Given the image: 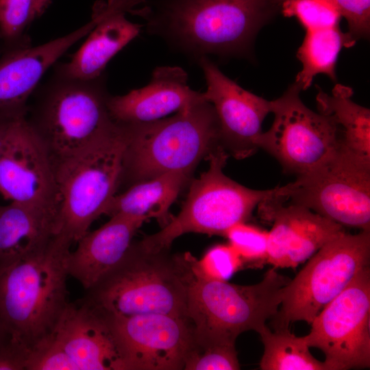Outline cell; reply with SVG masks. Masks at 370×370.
Listing matches in <instances>:
<instances>
[{"label": "cell", "mask_w": 370, "mask_h": 370, "mask_svg": "<svg viewBox=\"0 0 370 370\" xmlns=\"http://www.w3.org/2000/svg\"><path fill=\"white\" fill-rule=\"evenodd\" d=\"M228 156L221 145L209 153V167L192 182L180 212L159 232L144 237L143 247L169 249L175 239L190 232L224 236L233 225L246 222L260 204L282 197L283 186L255 190L225 175Z\"/></svg>", "instance_id": "ba28073f"}, {"label": "cell", "mask_w": 370, "mask_h": 370, "mask_svg": "<svg viewBox=\"0 0 370 370\" xmlns=\"http://www.w3.org/2000/svg\"><path fill=\"white\" fill-rule=\"evenodd\" d=\"M91 20L79 28L42 45L5 49L0 56V110L25 109L47 71L98 23Z\"/></svg>", "instance_id": "e0dca14e"}, {"label": "cell", "mask_w": 370, "mask_h": 370, "mask_svg": "<svg viewBox=\"0 0 370 370\" xmlns=\"http://www.w3.org/2000/svg\"><path fill=\"white\" fill-rule=\"evenodd\" d=\"M10 337L0 317V345Z\"/></svg>", "instance_id": "8d00e7d4"}, {"label": "cell", "mask_w": 370, "mask_h": 370, "mask_svg": "<svg viewBox=\"0 0 370 370\" xmlns=\"http://www.w3.org/2000/svg\"><path fill=\"white\" fill-rule=\"evenodd\" d=\"M304 336L328 370L370 367V269L367 267L314 317Z\"/></svg>", "instance_id": "7c38bea8"}, {"label": "cell", "mask_w": 370, "mask_h": 370, "mask_svg": "<svg viewBox=\"0 0 370 370\" xmlns=\"http://www.w3.org/2000/svg\"><path fill=\"white\" fill-rule=\"evenodd\" d=\"M25 370L78 369L51 333L30 348Z\"/></svg>", "instance_id": "1f68e13d"}, {"label": "cell", "mask_w": 370, "mask_h": 370, "mask_svg": "<svg viewBox=\"0 0 370 370\" xmlns=\"http://www.w3.org/2000/svg\"><path fill=\"white\" fill-rule=\"evenodd\" d=\"M34 94L25 119L55 164L86 149L114 125L105 73L84 80L54 70Z\"/></svg>", "instance_id": "277c9868"}, {"label": "cell", "mask_w": 370, "mask_h": 370, "mask_svg": "<svg viewBox=\"0 0 370 370\" xmlns=\"http://www.w3.org/2000/svg\"><path fill=\"white\" fill-rule=\"evenodd\" d=\"M51 0H34V16L36 18L40 16L48 8Z\"/></svg>", "instance_id": "d590c367"}, {"label": "cell", "mask_w": 370, "mask_h": 370, "mask_svg": "<svg viewBox=\"0 0 370 370\" xmlns=\"http://www.w3.org/2000/svg\"><path fill=\"white\" fill-rule=\"evenodd\" d=\"M175 256L186 286V316L194 344L199 347L235 345L242 333H259L278 312L284 288L291 280L273 267L253 285L212 280L199 273L191 254Z\"/></svg>", "instance_id": "3957f363"}, {"label": "cell", "mask_w": 370, "mask_h": 370, "mask_svg": "<svg viewBox=\"0 0 370 370\" xmlns=\"http://www.w3.org/2000/svg\"><path fill=\"white\" fill-rule=\"evenodd\" d=\"M205 100L203 92L188 86L182 68L162 66L153 70L145 86L123 95H110L108 108L114 122L138 124L164 119Z\"/></svg>", "instance_id": "ac0fdd59"}, {"label": "cell", "mask_w": 370, "mask_h": 370, "mask_svg": "<svg viewBox=\"0 0 370 370\" xmlns=\"http://www.w3.org/2000/svg\"><path fill=\"white\" fill-rule=\"evenodd\" d=\"M25 109L0 110V147L3 139L12 122L21 114L27 112Z\"/></svg>", "instance_id": "e575fe53"}, {"label": "cell", "mask_w": 370, "mask_h": 370, "mask_svg": "<svg viewBox=\"0 0 370 370\" xmlns=\"http://www.w3.org/2000/svg\"><path fill=\"white\" fill-rule=\"evenodd\" d=\"M71 245L56 235L31 251L0 257V317L10 337L29 349L53 332L69 302Z\"/></svg>", "instance_id": "7a4b0ae2"}, {"label": "cell", "mask_w": 370, "mask_h": 370, "mask_svg": "<svg viewBox=\"0 0 370 370\" xmlns=\"http://www.w3.org/2000/svg\"><path fill=\"white\" fill-rule=\"evenodd\" d=\"M196 264L204 278L223 282L244 267L241 257L230 244H218L210 247L201 259H197Z\"/></svg>", "instance_id": "f546056e"}, {"label": "cell", "mask_w": 370, "mask_h": 370, "mask_svg": "<svg viewBox=\"0 0 370 370\" xmlns=\"http://www.w3.org/2000/svg\"><path fill=\"white\" fill-rule=\"evenodd\" d=\"M190 175L182 171H170L134 183L125 192L112 198L104 214H123L144 221L153 218L164 227L172 219L170 207Z\"/></svg>", "instance_id": "7402d4cb"}, {"label": "cell", "mask_w": 370, "mask_h": 370, "mask_svg": "<svg viewBox=\"0 0 370 370\" xmlns=\"http://www.w3.org/2000/svg\"><path fill=\"white\" fill-rule=\"evenodd\" d=\"M240 365L235 345L199 347L193 344L184 362L185 370H237Z\"/></svg>", "instance_id": "4dcf8cb0"}, {"label": "cell", "mask_w": 370, "mask_h": 370, "mask_svg": "<svg viewBox=\"0 0 370 370\" xmlns=\"http://www.w3.org/2000/svg\"><path fill=\"white\" fill-rule=\"evenodd\" d=\"M26 113L12 122L0 147V194L56 217V164L29 127Z\"/></svg>", "instance_id": "5bb4252c"}, {"label": "cell", "mask_w": 370, "mask_h": 370, "mask_svg": "<svg viewBox=\"0 0 370 370\" xmlns=\"http://www.w3.org/2000/svg\"><path fill=\"white\" fill-rule=\"evenodd\" d=\"M34 0H0V35L5 49L31 45L25 30L35 19Z\"/></svg>", "instance_id": "83f0119b"}, {"label": "cell", "mask_w": 370, "mask_h": 370, "mask_svg": "<svg viewBox=\"0 0 370 370\" xmlns=\"http://www.w3.org/2000/svg\"><path fill=\"white\" fill-rule=\"evenodd\" d=\"M294 82L271 101L273 123L262 132L259 148L275 158L284 172L307 173L330 158L340 144V127L328 114L316 112L301 101Z\"/></svg>", "instance_id": "8fae6325"}, {"label": "cell", "mask_w": 370, "mask_h": 370, "mask_svg": "<svg viewBox=\"0 0 370 370\" xmlns=\"http://www.w3.org/2000/svg\"><path fill=\"white\" fill-rule=\"evenodd\" d=\"M258 207L261 217L272 223L267 264L274 268H295L345 232L343 226L301 205L271 199Z\"/></svg>", "instance_id": "2e32d148"}, {"label": "cell", "mask_w": 370, "mask_h": 370, "mask_svg": "<svg viewBox=\"0 0 370 370\" xmlns=\"http://www.w3.org/2000/svg\"><path fill=\"white\" fill-rule=\"evenodd\" d=\"M82 299L99 311L119 315L186 316V291L175 255L132 241L121 260Z\"/></svg>", "instance_id": "52a82bcc"}, {"label": "cell", "mask_w": 370, "mask_h": 370, "mask_svg": "<svg viewBox=\"0 0 370 370\" xmlns=\"http://www.w3.org/2000/svg\"><path fill=\"white\" fill-rule=\"evenodd\" d=\"M284 186L282 201L342 226L370 230V163L343 149Z\"/></svg>", "instance_id": "30bf717a"}, {"label": "cell", "mask_w": 370, "mask_h": 370, "mask_svg": "<svg viewBox=\"0 0 370 370\" xmlns=\"http://www.w3.org/2000/svg\"><path fill=\"white\" fill-rule=\"evenodd\" d=\"M144 222L138 218L116 214L98 229L88 231L66 257L69 275L85 291L90 288L121 260Z\"/></svg>", "instance_id": "44dd1931"}, {"label": "cell", "mask_w": 370, "mask_h": 370, "mask_svg": "<svg viewBox=\"0 0 370 370\" xmlns=\"http://www.w3.org/2000/svg\"><path fill=\"white\" fill-rule=\"evenodd\" d=\"M352 88L336 84L328 95L319 90V111L330 115L340 127L339 146L362 160L370 162V110L355 103Z\"/></svg>", "instance_id": "603a6c76"}, {"label": "cell", "mask_w": 370, "mask_h": 370, "mask_svg": "<svg viewBox=\"0 0 370 370\" xmlns=\"http://www.w3.org/2000/svg\"><path fill=\"white\" fill-rule=\"evenodd\" d=\"M197 63L206 82L204 98L217 116L221 146L235 158L253 155L260 149L262 124L271 112V101L243 88L208 57L199 58Z\"/></svg>", "instance_id": "9a60e30c"}, {"label": "cell", "mask_w": 370, "mask_h": 370, "mask_svg": "<svg viewBox=\"0 0 370 370\" xmlns=\"http://www.w3.org/2000/svg\"><path fill=\"white\" fill-rule=\"evenodd\" d=\"M52 333L78 370H121L103 315L82 298L68 303Z\"/></svg>", "instance_id": "ffe728a7"}, {"label": "cell", "mask_w": 370, "mask_h": 370, "mask_svg": "<svg viewBox=\"0 0 370 370\" xmlns=\"http://www.w3.org/2000/svg\"><path fill=\"white\" fill-rule=\"evenodd\" d=\"M280 12L295 17L306 30L340 26L341 14L334 0H279Z\"/></svg>", "instance_id": "f1b7e54d"}, {"label": "cell", "mask_w": 370, "mask_h": 370, "mask_svg": "<svg viewBox=\"0 0 370 370\" xmlns=\"http://www.w3.org/2000/svg\"><path fill=\"white\" fill-rule=\"evenodd\" d=\"M355 40L340 26L306 30L304 40L297 50V57L302 65L295 82L302 90L309 88L314 77L324 74L336 81V65L341 50L353 47Z\"/></svg>", "instance_id": "d4e9b609"}, {"label": "cell", "mask_w": 370, "mask_h": 370, "mask_svg": "<svg viewBox=\"0 0 370 370\" xmlns=\"http://www.w3.org/2000/svg\"><path fill=\"white\" fill-rule=\"evenodd\" d=\"M29 349L10 337L0 345V370H25Z\"/></svg>", "instance_id": "836d02e7"}, {"label": "cell", "mask_w": 370, "mask_h": 370, "mask_svg": "<svg viewBox=\"0 0 370 370\" xmlns=\"http://www.w3.org/2000/svg\"><path fill=\"white\" fill-rule=\"evenodd\" d=\"M224 236L241 257L244 267L261 268L267 263L269 231L241 222L227 230Z\"/></svg>", "instance_id": "4316f807"}, {"label": "cell", "mask_w": 370, "mask_h": 370, "mask_svg": "<svg viewBox=\"0 0 370 370\" xmlns=\"http://www.w3.org/2000/svg\"><path fill=\"white\" fill-rule=\"evenodd\" d=\"M264 346L260 362L262 370H328L324 361L316 359L304 336L288 328L272 332L267 325L259 332Z\"/></svg>", "instance_id": "484cf974"}, {"label": "cell", "mask_w": 370, "mask_h": 370, "mask_svg": "<svg viewBox=\"0 0 370 370\" xmlns=\"http://www.w3.org/2000/svg\"><path fill=\"white\" fill-rule=\"evenodd\" d=\"M370 230L345 232L320 248L284 286L282 303L273 317L275 330L291 323L311 324L362 269L369 267Z\"/></svg>", "instance_id": "9c48e42d"}, {"label": "cell", "mask_w": 370, "mask_h": 370, "mask_svg": "<svg viewBox=\"0 0 370 370\" xmlns=\"http://www.w3.org/2000/svg\"><path fill=\"white\" fill-rule=\"evenodd\" d=\"M128 13L146 32L197 61L214 55L251 58L258 32L280 12L279 0H145Z\"/></svg>", "instance_id": "6da1fadb"}, {"label": "cell", "mask_w": 370, "mask_h": 370, "mask_svg": "<svg viewBox=\"0 0 370 370\" xmlns=\"http://www.w3.org/2000/svg\"><path fill=\"white\" fill-rule=\"evenodd\" d=\"M144 1H97L93 11L99 16L98 23L71 59L57 66L55 71L84 80L103 74L108 62L140 33L142 25L127 19L125 14Z\"/></svg>", "instance_id": "d6986e66"}, {"label": "cell", "mask_w": 370, "mask_h": 370, "mask_svg": "<svg viewBox=\"0 0 370 370\" xmlns=\"http://www.w3.org/2000/svg\"><path fill=\"white\" fill-rule=\"evenodd\" d=\"M56 235L53 214L15 202L0 206V257L31 251Z\"/></svg>", "instance_id": "cb8c5ba5"}, {"label": "cell", "mask_w": 370, "mask_h": 370, "mask_svg": "<svg viewBox=\"0 0 370 370\" xmlns=\"http://www.w3.org/2000/svg\"><path fill=\"white\" fill-rule=\"evenodd\" d=\"M99 312L114 339L121 370L184 369L194 344L188 318L160 313L119 315Z\"/></svg>", "instance_id": "4fadbf2b"}, {"label": "cell", "mask_w": 370, "mask_h": 370, "mask_svg": "<svg viewBox=\"0 0 370 370\" xmlns=\"http://www.w3.org/2000/svg\"><path fill=\"white\" fill-rule=\"evenodd\" d=\"M126 146L123 125L113 127L86 149L56 164V234L71 245L86 234L121 182Z\"/></svg>", "instance_id": "8992f818"}, {"label": "cell", "mask_w": 370, "mask_h": 370, "mask_svg": "<svg viewBox=\"0 0 370 370\" xmlns=\"http://www.w3.org/2000/svg\"><path fill=\"white\" fill-rule=\"evenodd\" d=\"M4 50H5L4 45L0 35V56H1Z\"/></svg>", "instance_id": "74e56055"}, {"label": "cell", "mask_w": 370, "mask_h": 370, "mask_svg": "<svg viewBox=\"0 0 370 370\" xmlns=\"http://www.w3.org/2000/svg\"><path fill=\"white\" fill-rule=\"evenodd\" d=\"M355 40L367 38L370 32V0H334Z\"/></svg>", "instance_id": "d6a6232c"}, {"label": "cell", "mask_w": 370, "mask_h": 370, "mask_svg": "<svg viewBox=\"0 0 370 370\" xmlns=\"http://www.w3.org/2000/svg\"><path fill=\"white\" fill-rule=\"evenodd\" d=\"M123 125L126 146L121 182L130 185L170 171L191 175L201 160L221 145L217 116L206 100L169 118Z\"/></svg>", "instance_id": "5b68a950"}]
</instances>
